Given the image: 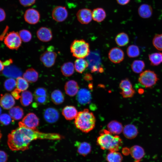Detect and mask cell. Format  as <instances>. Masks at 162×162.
<instances>
[{
  "label": "cell",
  "mask_w": 162,
  "mask_h": 162,
  "mask_svg": "<svg viewBox=\"0 0 162 162\" xmlns=\"http://www.w3.org/2000/svg\"><path fill=\"white\" fill-rule=\"evenodd\" d=\"M119 87L121 91L122 92L128 91L133 88L131 82L127 78L121 81L119 85Z\"/></svg>",
  "instance_id": "74e56055"
},
{
  "label": "cell",
  "mask_w": 162,
  "mask_h": 162,
  "mask_svg": "<svg viewBox=\"0 0 162 162\" xmlns=\"http://www.w3.org/2000/svg\"><path fill=\"white\" fill-rule=\"evenodd\" d=\"M33 96L32 93L28 91L22 92L21 95L20 101L21 104L23 106H29L32 102Z\"/></svg>",
  "instance_id": "83f0119b"
},
{
  "label": "cell",
  "mask_w": 162,
  "mask_h": 162,
  "mask_svg": "<svg viewBox=\"0 0 162 162\" xmlns=\"http://www.w3.org/2000/svg\"><path fill=\"white\" fill-rule=\"evenodd\" d=\"M123 132L124 136L128 139H132L136 137L138 134L136 127L132 124H128L124 126Z\"/></svg>",
  "instance_id": "7402d4cb"
},
{
  "label": "cell",
  "mask_w": 162,
  "mask_h": 162,
  "mask_svg": "<svg viewBox=\"0 0 162 162\" xmlns=\"http://www.w3.org/2000/svg\"><path fill=\"white\" fill-rule=\"evenodd\" d=\"M122 153L124 155H128L130 154V148H128L127 147L123 148L122 150Z\"/></svg>",
  "instance_id": "816d5d0a"
},
{
  "label": "cell",
  "mask_w": 162,
  "mask_h": 162,
  "mask_svg": "<svg viewBox=\"0 0 162 162\" xmlns=\"http://www.w3.org/2000/svg\"><path fill=\"white\" fill-rule=\"evenodd\" d=\"M115 40L116 44L121 46L126 45L129 41L128 35L123 32L118 34L116 36Z\"/></svg>",
  "instance_id": "1f68e13d"
},
{
  "label": "cell",
  "mask_w": 162,
  "mask_h": 162,
  "mask_svg": "<svg viewBox=\"0 0 162 162\" xmlns=\"http://www.w3.org/2000/svg\"><path fill=\"white\" fill-rule=\"evenodd\" d=\"M39 123V119L36 115L33 113H29L18 124L29 128L35 129Z\"/></svg>",
  "instance_id": "ba28073f"
},
{
  "label": "cell",
  "mask_w": 162,
  "mask_h": 162,
  "mask_svg": "<svg viewBox=\"0 0 162 162\" xmlns=\"http://www.w3.org/2000/svg\"><path fill=\"white\" fill-rule=\"evenodd\" d=\"M151 64L153 66H157L162 63V53L155 52L148 56Z\"/></svg>",
  "instance_id": "836d02e7"
},
{
  "label": "cell",
  "mask_w": 162,
  "mask_h": 162,
  "mask_svg": "<svg viewBox=\"0 0 162 162\" xmlns=\"http://www.w3.org/2000/svg\"><path fill=\"white\" fill-rule=\"evenodd\" d=\"M95 118L93 113L88 109L78 112L75 119L74 124L77 128L82 132L88 133L94 128Z\"/></svg>",
  "instance_id": "3957f363"
},
{
  "label": "cell",
  "mask_w": 162,
  "mask_h": 162,
  "mask_svg": "<svg viewBox=\"0 0 162 162\" xmlns=\"http://www.w3.org/2000/svg\"><path fill=\"white\" fill-rule=\"evenodd\" d=\"M1 112H2V109H1V108L0 107V115H1Z\"/></svg>",
  "instance_id": "6f0895ef"
},
{
  "label": "cell",
  "mask_w": 162,
  "mask_h": 162,
  "mask_svg": "<svg viewBox=\"0 0 162 162\" xmlns=\"http://www.w3.org/2000/svg\"><path fill=\"white\" fill-rule=\"evenodd\" d=\"M53 49L52 46H50L40 56V61L46 67H51L55 63L57 55Z\"/></svg>",
  "instance_id": "52a82bcc"
},
{
  "label": "cell",
  "mask_w": 162,
  "mask_h": 162,
  "mask_svg": "<svg viewBox=\"0 0 162 162\" xmlns=\"http://www.w3.org/2000/svg\"><path fill=\"white\" fill-rule=\"evenodd\" d=\"M36 34L38 39L44 42H49L52 38L51 31L46 27H42L40 28L37 31Z\"/></svg>",
  "instance_id": "9a60e30c"
},
{
  "label": "cell",
  "mask_w": 162,
  "mask_h": 162,
  "mask_svg": "<svg viewBox=\"0 0 162 162\" xmlns=\"http://www.w3.org/2000/svg\"><path fill=\"white\" fill-rule=\"evenodd\" d=\"M22 41L19 33L13 31L7 34L4 38V42L10 49L17 50L21 46Z\"/></svg>",
  "instance_id": "8992f818"
},
{
  "label": "cell",
  "mask_w": 162,
  "mask_h": 162,
  "mask_svg": "<svg viewBox=\"0 0 162 162\" xmlns=\"http://www.w3.org/2000/svg\"><path fill=\"white\" fill-rule=\"evenodd\" d=\"M122 155L117 152H110L106 157L108 162H122Z\"/></svg>",
  "instance_id": "d6a6232c"
},
{
  "label": "cell",
  "mask_w": 162,
  "mask_h": 162,
  "mask_svg": "<svg viewBox=\"0 0 162 162\" xmlns=\"http://www.w3.org/2000/svg\"><path fill=\"white\" fill-rule=\"evenodd\" d=\"M23 77L28 82H34L38 79V74L34 68H29L26 70L23 74Z\"/></svg>",
  "instance_id": "d4e9b609"
},
{
  "label": "cell",
  "mask_w": 162,
  "mask_h": 162,
  "mask_svg": "<svg viewBox=\"0 0 162 162\" xmlns=\"http://www.w3.org/2000/svg\"><path fill=\"white\" fill-rule=\"evenodd\" d=\"M13 60L11 59H10L6 60L4 62H3V63L5 67L10 65L13 63Z\"/></svg>",
  "instance_id": "db71d44e"
},
{
  "label": "cell",
  "mask_w": 162,
  "mask_h": 162,
  "mask_svg": "<svg viewBox=\"0 0 162 162\" xmlns=\"http://www.w3.org/2000/svg\"><path fill=\"white\" fill-rule=\"evenodd\" d=\"M108 130L112 134L117 135L123 131V127L122 124L116 120L110 122L107 125Z\"/></svg>",
  "instance_id": "603a6c76"
},
{
  "label": "cell",
  "mask_w": 162,
  "mask_h": 162,
  "mask_svg": "<svg viewBox=\"0 0 162 162\" xmlns=\"http://www.w3.org/2000/svg\"><path fill=\"white\" fill-rule=\"evenodd\" d=\"M4 66L3 63L0 60V71H2L4 68Z\"/></svg>",
  "instance_id": "11a10c76"
},
{
  "label": "cell",
  "mask_w": 162,
  "mask_h": 162,
  "mask_svg": "<svg viewBox=\"0 0 162 162\" xmlns=\"http://www.w3.org/2000/svg\"><path fill=\"white\" fill-rule=\"evenodd\" d=\"M138 13L141 17L144 19L148 18L152 15V9L150 5L143 4L139 7Z\"/></svg>",
  "instance_id": "cb8c5ba5"
},
{
  "label": "cell",
  "mask_w": 162,
  "mask_h": 162,
  "mask_svg": "<svg viewBox=\"0 0 162 162\" xmlns=\"http://www.w3.org/2000/svg\"><path fill=\"white\" fill-rule=\"evenodd\" d=\"M158 80L157 74L150 70H146L141 73L138 78L140 83L146 88L152 87Z\"/></svg>",
  "instance_id": "5b68a950"
},
{
  "label": "cell",
  "mask_w": 162,
  "mask_h": 162,
  "mask_svg": "<svg viewBox=\"0 0 162 162\" xmlns=\"http://www.w3.org/2000/svg\"><path fill=\"white\" fill-rule=\"evenodd\" d=\"M91 10L88 8H83L79 10L76 13L78 21L82 24H88L92 19Z\"/></svg>",
  "instance_id": "7c38bea8"
},
{
  "label": "cell",
  "mask_w": 162,
  "mask_h": 162,
  "mask_svg": "<svg viewBox=\"0 0 162 162\" xmlns=\"http://www.w3.org/2000/svg\"><path fill=\"white\" fill-rule=\"evenodd\" d=\"M130 152L135 161L134 162H140L145 154V151L143 148L137 145L134 146L130 148Z\"/></svg>",
  "instance_id": "ac0fdd59"
},
{
  "label": "cell",
  "mask_w": 162,
  "mask_h": 162,
  "mask_svg": "<svg viewBox=\"0 0 162 162\" xmlns=\"http://www.w3.org/2000/svg\"><path fill=\"white\" fill-rule=\"evenodd\" d=\"M130 0H116L117 2L121 5H125L128 4Z\"/></svg>",
  "instance_id": "f907efd6"
},
{
  "label": "cell",
  "mask_w": 162,
  "mask_h": 162,
  "mask_svg": "<svg viewBox=\"0 0 162 162\" xmlns=\"http://www.w3.org/2000/svg\"><path fill=\"white\" fill-rule=\"evenodd\" d=\"M135 93V91L133 88L131 90L128 92H122L121 91L120 94L124 98H131L134 94Z\"/></svg>",
  "instance_id": "f6af8a7d"
},
{
  "label": "cell",
  "mask_w": 162,
  "mask_h": 162,
  "mask_svg": "<svg viewBox=\"0 0 162 162\" xmlns=\"http://www.w3.org/2000/svg\"><path fill=\"white\" fill-rule=\"evenodd\" d=\"M22 41L25 42H28L32 38V34L28 30L22 29L20 30L19 33Z\"/></svg>",
  "instance_id": "ab89813d"
},
{
  "label": "cell",
  "mask_w": 162,
  "mask_h": 162,
  "mask_svg": "<svg viewBox=\"0 0 162 162\" xmlns=\"http://www.w3.org/2000/svg\"><path fill=\"white\" fill-rule=\"evenodd\" d=\"M9 115L11 118L15 120L21 119L24 115L23 110L22 108L19 106L12 107L10 109Z\"/></svg>",
  "instance_id": "f546056e"
},
{
  "label": "cell",
  "mask_w": 162,
  "mask_h": 162,
  "mask_svg": "<svg viewBox=\"0 0 162 162\" xmlns=\"http://www.w3.org/2000/svg\"><path fill=\"white\" fill-rule=\"evenodd\" d=\"M127 53L128 56L130 58H134L139 56L140 51L138 47L134 45L129 46L127 49Z\"/></svg>",
  "instance_id": "8d00e7d4"
},
{
  "label": "cell",
  "mask_w": 162,
  "mask_h": 162,
  "mask_svg": "<svg viewBox=\"0 0 162 162\" xmlns=\"http://www.w3.org/2000/svg\"><path fill=\"white\" fill-rule=\"evenodd\" d=\"M78 112L76 108L72 106H65L63 109L62 112L63 116L68 120L75 119Z\"/></svg>",
  "instance_id": "44dd1931"
},
{
  "label": "cell",
  "mask_w": 162,
  "mask_h": 162,
  "mask_svg": "<svg viewBox=\"0 0 162 162\" xmlns=\"http://www.w3.org/2000/svg\"><path fill=\"white\" fill-rule=\"evenodd\" d=\"M34 97L35 101L39 104L44 105L47 103L49 101V97L48 95Z\"/></svg>",
  "instance_id": "ee69618b"
},
{
  "label": "cell",
  "mask_w": 162,
  "mask_h": 162,
  "mask_svg": "<svg viewBox=\"0 0 162 162\" xmlns=\"http://www.w3.org/2000/svg\"><path fill=\"white\" fill-rule=\"evenodd\" d=\"M40 14L38 11L33 8H29L26 10L24 15L25 21L31 24L38 23L40 19Z\"/></svg>",
  "instance_id": "8fae6325"
},
{
  "label": "cell",
  "mask_w": 162,
  "mask_h": 162,
  "mask_svg": "<svg viewBox=\"0 0 162 162\" xmlns=\"http://www.w3.org/2000/svg\"><path fill=\"white\" fill-rule=\"evenodd\" d=\"M18 124L19 127L13 130L8 136L7 144L12 151L27 150L31 142L37 139L57 140L64 138L58 134L41 132L36 129H30Z\"/></svg>",
  "instance_id": "6da1fadb"
},
{
  "label": "cell",
  "mask_w": 162,
  "mask_h": 162,
  "mask_svg": "<svg viewBox=\"0 0 162 162\" xmlns=\"http://www.w3.org/2000/svg\"><path fill=\"white\" fill-rule=\"evenodd\" d=\"M46 89L43 87H39L36 88L34 92V96H45L48 95Z\"/></svg>",
  "instance_id": "7bdbcfd3"
},
{
  "label": "cell",
  "mask_w": 162,
  "mask_h": 162,
  "mask_svg": "<svg viewBox=\"0 0 162 162\" xmlns=\"http://www.w3.org/2000/svg\"><path fill=\"white\" fill-rule=\"evenodd\" d=\"M11 118L9 115L3 113L0 115V122L3 125L9 124L11 121Z\"/></svg>",
  "instance_id": "b9f144b4"
},
{
  "label": "cell",
  "mask_w": 162,
  "mask_h": 162,
  "mask_svg": "<svg viewBox=\"0 0 162 162\" xmlns=\"http://www.w3.org/2000/svg\"><path fill=\"white\" fill-rule=\"evenodd\" d=\"M6 14L4 10L0 8V22L3 21L5 18Z\"/></svg>",
  "instance_id": "681fc988"
},
{
  "label": "cell",
  "mask_w": 162,
  "mask_h": 162,
  "mask_svg": "<svg viewBox=\"0 0 162 162\" xmlns=\"http://www.w3.org/2000/svg\"><path fill=\"white\" fill-rule=\"evenodd\" d=\"M52 15L53 19L56 21L60 22L65 20L68 16V11L64 7L58 6L52 11Z\"/></svg>",
  "instance_id": "30bf717a"
},
{
  "label": "cell",
  "mask_w": 162,
  "mask_h": 162,
  "mask_svg": "<svg viewBox=\"0 0 162 162\" xmlns=\"http://www.w3.org/2000/svg\"><path fill=\"white\" fill-rule=\"evenodd\" d=\"M20 4L23 6L27 7L34 4L36 0H19Z\"/></svg>",
  "instance_id": "bcb514c9"
},
{
  "label": "cell",
  "mask_w": 162,
  "mask_h": 162,
  "mask_svg": "<svg viewBox=\"0 0 162 162\" xmlns=\"http://www.w3.org/2000/svg\"><path fill=\"white\" fill-rule=\"evenodd\" d=\"M45 120L48 122L53 123L56 122L59 117L58 111L55 108H48L44 111V114Z\"/></svg>",
  "instance_id": "2e32d148"
},
{
  "label": "cell",
  "mask_w": 162,
  "mask_h": 162,
  "mask_svg": "<svg viewBox=\"0 0 162 162\" xmlns=\"http://www.w3.org/2000/svg\"><path fill=\"white\" fill-rule=\"evenodd\" d=\"M70 50L74 57L83 58L89 53V44L83 39L75 40L71 44Z\"/></svg>",
  "instance_id": "277c9868"
},
{
  "label": "cell",
  "mask_w": 162,
  "mask_h": 162,
  "mask_svg": "<svg viewBox=\"0 0 162 162\" xmlns=\"http://www.w3.org/2000/svg\"><path fill=\"white\" fill-rule=\"evenodd\" d=\"M77 94L76 99L80 104L84 105L90 102L91 100V94L87 89H81L78 91Z\"/></svg>",
  "instance_id": "d6986e66"
},
{
  "label": "cell",
  "mask_w": 162,
  "mask_h": 162,
  "mask_svg": "<svg viewBox=\"0 0 162 162\" xmlns=\"http://www.w3.org/2000/svg\"><path fill=\"white\" fill-rule=\"evenodd\" d=\"M8 155L4 151L0 150V162H7Z\"/></svg>",
  "instance_id": "c3c4849f"
},
{
  "label": "cell",
  "mask_w": 162,
  "mask_h": 162,
  "mask_svg": "<svg viewBox=\"0 0 162 162\" xmlns=\"http://www.w3.org/2000/svg\"><path fill=\"white\" fill-rule=\"evenodd\" d=\"M153 44L158 50H162V34H156L153 38Z\"/></svg>",
  "instance_id": "60d3db41"
},
{
  "label": "cell",
  "mask_w": 162,
  "mask_h": 162,
  "mask_svg": "<svg viewBox=\"0 0 162 162\" xmlns=\"http://www.w3.org/2000/svg\"><path fill=\"white\" fill-rule=\"evenodd\" d=\"M93 19L98 22L103 21L106 16L105 10L103 8H98L94 9L92 12Z\"/></svg>",
  "instance_id": "484cf974"
},
{
  "label": "cell",
  "mask_w": 162,
  "mask_h": 162,
  "mask_svg": "<svg viewBox=\"0 0 162 162\" xmlns=\"http://www.w3.org/2000/svg\"><path fill=\"white\" fill-rule=\"evenodd\" d=\"M2 137V133H1V131L0 130V140H1V138Z\"/></svg>",
  "instance_id": "9f6ffc18"
},
{
  "label": "cell",
  "mask_w": 162,
  "mask_h": 162,
  "mask_svg": "<svg viewBox=\"0 0 162 162\" xmlns=\"http://www.w3.org/2000/svg\"><path fill=\"white\" fill-rule=\"evenodd\" d=\"M16 88L21 92L26 91L28 88V82L23 77H18L16 78Z\"/></svg>",
  "instance_id": "d590c367"
},
{
  "label": "cell",
  "mask_w": 162,
  "mask_h": 162,
  "mask_svg": "<svg viewBox=\"0 0 162 162\" xmlns=\"http://www.w3.org/2000/svg\"><path fill=\"white\" fill-rule=\"evenodd\" d=\"M74 67L76 71L80 73H82L88 67V62L82 58H77L75 61Z\"/></svg>",
  "instance_id": "f1b7e54d"
},
{
  "label": "cell",
  "mask_w": 162,
  "mask_h": 162,
  "mask_svg": "<svg viewBox=\"0 0 162 162\" xmlns=\"http://www.w3.org/2000/svg\"><path fill=\"white\" fill-rule=\"evenodd\" d=\"M64 90L66 93L70 96H74L77 94L79 86L77 82L71 80L67 82L64 85Z\"/></svg>",
  "instance_id": "e0dca14e"
},
{
  "label": "cell",
  "mask_w": 162,
  "mask_h": 162,
  "mask_svg": "<svg viewBox=\"0 0 162 162\" xmlns=\"http://www.w3.org/2000/svg\"><path fill=\"white\" fill-rule=\"evenodd\" d=\"M2 72L4 76L14 79L21 76L22 74V71L20 68L11 64L5 66Z\"/></svg>",
  "instance_id": "9c48e42d"
},
{
  "label": "cell",
  "mask_w": 162,
  "mask_h": 162,
  "mask_svg": "<svg viewBox=\"0 0 162 162\" xmlns=\"http://www.w3.org/2000/svg\"><path fill=\"white\" fill-rule=\"evenodd\" d=\"M21 92L20 91L16 88L12 92L11 94L14 98L18 100L20 98V93Z\"/></svg>",
  "instance_id": "7dc6e473"
},
{
  "label": "cell",
  "mask_w": 162,
  "mask_h": 162,
  "mask_svg": "<svg viewBox=\"0 0 162 162\" xmlns=\"http://www.w3.org/2000/svg\"><path fill=\"white\" fill-rule=\"evenodd\" d=\"M51 98L52 101L55 104L59 105L64 101V98L62 92L59 90H55L51 94Z\"/></svg>",
  "instance_id": "4dcf8cb0"
},
{
  "label": "cell",
  "mask_w": 162,
  "mask_h": 162,
  "mask_svg": "<svg viewBox=\"0 0 162 162\" xmlns=\"http://www.w3.org/2000/svg\"><path fill=\"white\" fill-rule=\"evenodd\" d=\"M75 145L77 148L78 153L83 156H87L91 152V146L90 144L87 142L76 141L75 142Z\"/></svg>",
  "instance_id": "ffe728a7"
},
{
  "label": "cell",
  "mask_w": 162,
  "mask_h": 162,
  "mask_svg": "<svg viewBox=\"0 0 162 162\" xmlns=\"http://www.w3.org/2000/svg\"><path fill=\"white\" fill-rule=\"evenodd\" d=\"M74 69V64L71 62L64 63L61 68L62 73L64 76L66 77H69L73 75Z\"/></svg>",
  "instance_id": "4316f807"
},
{
  "label": "cell",
  "mask_w": 162,
  "mask_h": 162,
  "mask_svg": "<svg viewBox=\"0 0 162 162\" xmlns=\"http://www.w3.org/2000/svg\"><path fill=\"white\" fill-rule=\"evenodd\" d=\"M84 78L85 80L87 81H90L92 79V75L88 73L86 74L85 75Z\"/></svg>",
  "instance_id": "f5cc1de1"
},
{
  "label": "cell",
  "mask_w": 162,
  "mask_h": 162,
  "mask_svg": "<svg viewBox=\"0 0 162 162\" xmlns=\"http://www.w3.org/2000/svg\"><path fill=\"white\" fill-rule=\"evenodd\" d=\"M4 85L6 90L11 91L16 86V81L14 78H9L4 81Z\"/></svg>",
  "instance_id": "f35d334b"
},
{
  "label": "cell",
  "mask_w": 162,
  "mask_h": 162,
  "mask_svg": "<svg viewBox=\"0 0 162 162\" xmlns=\"http://www.w3.org/2000/svg\"><path fill=\"white\" fill-rule=\"evenodd\" d=\"M145 67L144 62L141 60H136L133 62L131 68L133 71L136 73L141 72Z\"/></svg>",
  "instance_id": "e575fe53"
},
{
  "label": "cell",
  "mask_w": 162,
  "mask_h": 162,
  "mask_svg": "<svg viewBox=\"0 0 162 162\" xmlns=\"http://www.w3.org/2000/svg\"><path fill=\"white\" fill-rule=\"evenodd\" d=\"M114 135L108 130H101L97 139V145L103 150L111 152L118 151L122 147V141L118 135Z\"/></svg>",
  "instance_id": "7a4b0ae2"
},
{
  "label": "cell",
  "mask_w": 162,
  "mask_h": 162,
  "mask_svg": "<svg viewBox=\"0 0 162 162\" xmlns=\"http://www.w3.org/2000/svg\"><path fill=\"white\" fill-rule=\"evenodd\" d=\"M110 60L114 63H118L122 62L124 58V53L123 50L118 47L111 49L108 53Z\"/></svg>",
  "instance_id": "4fadbf2b"
},
{
  "label": "cell",
  "mask_w": 162,
  "mask_h": 162,
  "mask_svg": "<svg viewBox=\"0 0 162 162\" xmlns=\"http://www.w3.org/2000/svg\"><path fill=\"white\" fill-rule=\"evenodd\" d=\"M15 103L14 98L11 94L9 93L1 94L0 105L4 109L10 110L13 106Z\"/></svg>",
  "instance_id": "5bb4252c"
}]
</instances>
